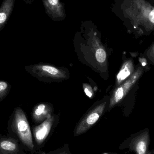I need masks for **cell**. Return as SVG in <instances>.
<instances>
[{"label":"cell","mask_w":154,"mask_h":154,"mask_svg":"<svg viewBox=\"0 0 154 154\" xmlns=\"http://www.w3.org/2000/svg\"><path fill=\"white\" fill-rule=\"evenodd\" d=\"M25 70L33 76L40 78L41 77H50L52 79H64L67 77L63 70L55 67L44 64H36L27 66Z\"/></svg>","instance_id":"cell-6"},{"label":"cell","mask_w":154,"mask_h":154,"mask_svg":"<svg viewBox=\"0 0 154 154\" xmlns=\"http://www.w3.org/2000/svg\"><path fill=\"white\" fill-rule=\"evenodd\" d=\"M102 154H119L116 152H106Z\"/></svg>","instance_id":"cell-19"},{"label":"cell","mask_w":154,"mask_h":154,"mask_svg":"<svg viewBox=\"0 0 154 154\" xmlns=\"http://www.w3.org/2000/svg\"><path fill=\"white\" fill-rule=\"evenodd\" d=\"M45 13L54 21L64 20L66 17L65 4L60 0H42Z\"/></svg>","instance_id":"cell-7"},{"label":"cell","mask_w":154,"mask_h":154,"mask_svg":"<svg viewBox=\"0 0 154 154\" xmlns=\"http://www.w3.org/2000/svg\"><path fill=\"white\" fill-rule=\"evenodd\" d=\"M11 88V85L8 82L0 79V102L9 95Z\"/></svg>","instance_id":"cell-13"},{"label":"cell","mask_w":154,"mask_h":154,"mask_svg":"<svg viewBox=\"0 0 154 154\" xmlns=\"http://www.w3.org/2000/svg\"><path fill=\"white\" fill-rule=\"evenodd\" d=\"M124 15L129 20H143L154 24V8L151 9L140 0H130L129 3L122 7Z\"/></svg>","instance_id":"cell-2"},{"label":"cell","mask_w":154,"mask_h":154,"mask_svg":"<svg viewBox=\"0 0 154 154\" xmlns=\"http://www.w3.org/2000/svg\"><path fill=\"white\" fill-rule=\"evenodd\" d=\"M52 108L46 104H40L33 108L32 118L34 123L39 124L45 121L51 116Z\"/></svg>","instance_id":"cell-9"},{"label":"cell","mask_w":154,"mask_h":154,"mask_svg":"<svg viewBox=\"0 0 154 154\" xmlns=\"http://www.w3.org/2000/svg\"><path fill=\"white\" fill-rule=\"evenodd\" d=\"M57 122L56 118L51 115L39 125L33 128L32 134L37 152L43 148L52 135Z\"/></svg>","instance_id":"cell-3"},{"label":"cell","mask_w":154,"mask_h":154,"mask_svg":"<svg viewBox=\"0 0 154 154\" xmlns=\"http://www.w3.org/2000/svg\"><path fill=\"white\" fill-rule=\"evenodd\" d=\"M47 154H73L70 152L69 145L66 143L63 146L58 148L57 150L51 151Z\"/></svg>","instance_id":"cell-14"},{"label":"cell","mask_w":154,"mask_h":154,"mask_svg":"<svg viewBox=\"0 0 154 154\" xmlns=\"http://www.w3.org/2000/svg\"><path fill=\"white\" fill-rule=\"evenodd\" d=\"M151 154H154V150H152V151H151Z\"/></svg>","instance_id":"cell-20"},{"label":"cell","mask_w":154,"mask_h":154,"mask_svg":"<svg viewBox=\"0 0 154 154\" xmlns=\"http://www.w3.org/2000/svg\"><path fill=\"white\" fill-rule=\"evenodd\" d=\"M137 77V76H134V78H131L130 80H128L123 85H121L116 89L110 98V104H109L110 107L115 106L123 99L124 96L126 94L128 91L129 90V88L134 82Z\"/></svg>","instance_id":"cell-11"},{"label":"cell","mask_w":154,"mask_h":154,"mask_svg":"<svg viewBox=\"0 0 154 154\" xmlns=\"http://www.w3.org/2000/svg\"><path fill=\"white\" fill-rule=\"evenodd\" d=\"M25 152L16 138L0 134V154H26Z\"/></svg>","instance_id":"cell-8"},{"label":"cell","mask_w":154,"mask_h":154,"mask_svg":"<svg viewBox=\"0 0 154 154\" xmlns=\"http://www.w3.org/2000/svg\"><path fill=\"white\" fill-rule=\"evenodd\" d=\"M106 103H101L90 111L77 124L74 131V136L83 134L89 130L100 118L104 113Z\"/></svg>","instance_id":"cell-5"},{"label":"cell","mask_w":154,"mask_h":154,"mask_svg":"<svg viewBox=\"0 0 154 154\" xmlns=\"http://www.w3.org/2000/svg\"><path fill=\"white\" fill-rule=\"evenodd\" d=\"M83 87H84V91H85L86 95L89 97H92V96H93V91H92L91 87L89 85H87V84H84Z\"/></svg>","instance_id":"cell-16"},{"label":"cell","mask_w":154,"mask_h":154,"mask_svg":"<svg viewBox=\"0 0 154 154\" xmlns=\"http://www.w3.org/2000/svg\"><path fill=\"white\" fill-rule=\"evenodd\" d=\"M150 137L148 132L132 135L119 146V149H128L136 154H152L149 148Z\"/></svg>","instance_id":"cell-4"},{"label":"cell","mask_w":154,"mask_h":154,"mask_svg":"<svg viewBox=\"0 0 154 154\" xmlns=\"http://www.w3.org/2000/svg\"><path fill=\"white\" fill-rule=\"evenodd\" d=\"M132 70L133 65L132 62L130 61L125 62L117 75V83L119 84L126 79L130 75Z\"/></svg>","instance_id":"cell-12"},{"label":"cell","mask_w":154,"mask_h":154,"mask_svg":"<svg viewBox=\"0 0 154 154\" xmlns=\"http://www.w3.org/2000/svg\"><path fill=\"white\" fill-rule=\"evenodd\" d=\"M96 59L100 64L104 63L106 59V53L105 50L102 48L98 49L96 52Z\"/></svg>","instance_id":"cell-15"},{"label":"cell","mask_w":154,"mask_h":154,"mask_svg":"<svg viewBox=\"0 0 154 154\" xmlns=\"http://www.w3.org/2000/svg\"><path fill=\"white\" fill-rule=\"evenodd\" d=\"M36 154H47V153L45 152H42V151H38V152L36 153Z\"/></svg>","instance_id":"cell-18"},{"label":"cell","mask_w":154,"mask_h":154,"mask_svg":"<svg viewBox=\"0 0 154 154\" xmlns=\"http://www.w3.org/2000/svg\"><path fill=\"white\" fill-rule=\"evenodd\" d=\"M16 0H4L0 6V32L5 27L14 8Z\"/></svg>","instance_id":"cell-10"},{"label":"cell","mask_w":154,"mask_h":154,"mask_svg":"<svg viewBox=\"0 0 154 154\" xmlns=\"http://www.w3.org/2000/svg\"><path fill=\"white\" fill-rule=\"evenodd\" d=\"M23 2L27 4H32L34 2V0H23Z\"/></svg>","instance_id":"cell-17"},{"label":"cell","mask_w":154,"mask_h":154,"mask_svg":"<svg viewBox=\"0 0 154 154\" xmlns=\"http://www.w3.org/2000/svg\"><path fill=\"white\" fill-rule=\"evenodd\" d=\"M7 135L18 140L26 152L37 153L33 136L25 112L20 107H15L7 122Z\"/></svg>","instance_id":"cell-1"}]
</instances>
